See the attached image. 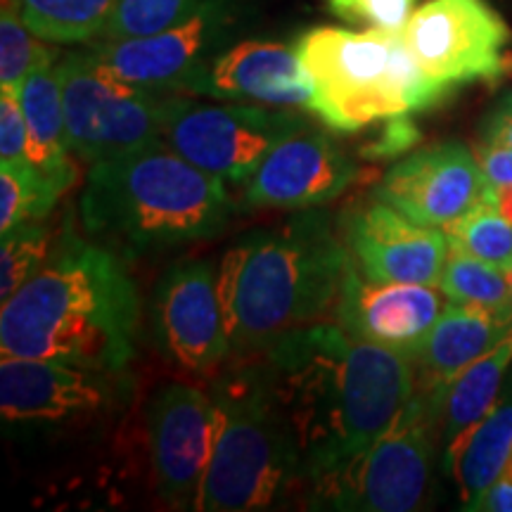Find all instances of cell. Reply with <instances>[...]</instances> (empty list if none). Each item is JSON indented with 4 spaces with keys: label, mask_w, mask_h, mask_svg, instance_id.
I'll return each mask as SVG.
<instances>
[{
    "label": "cell",
    "mask_w": 512,
    "mask_h": 512,
    "mask_svg": "<svg viewBox=\"0 0 512 512\" xmlns=\"http://www.w3.org/2000/svg\"><path fill=\"white\" fill-rule=\"evenodd\" d=\"M252 356L283 408L306 486L366 453L415 396L411 356L354 339L342 325H302Z\"/></svg>",
    "instance_id": "cell-1"
},
{
    "label": "cell",
    "mask_w": 512,
    "mask_h": 512,
    "mask_svg": "<svg viewBox=\"0 0 512 512\" xmlns=\"http://www.w3.org/2000/svg\"><path fill=\"white\" fill-rule=\"evenodd\" d=\"M138 323V287L121 254L69 233L41 271L3 302L0 351L126 370Z\"/></svg>",
    "instance_id": "cell-2"
},
{
    "label": "cell",
    "mask_w": 512,
    "mask_h": 512,
    "mask_svg": "<svg viewBox=\"0 0 512 512\" xmlns=\"http://www.w3.org/2000/svg\"><path fill=\"white\" fill-rule=\"evenodd\" d=\"M349 259L328 211L306 209L242 235L219 266L230 358L259 354L335 309Z\"/></svg>",
    "instance_id": "cell-3"
},
{
    "label": "cell",
    "mask_w": 512,
    "mask_h": 512,
    "mask_svg": "<svg viewBox=\"0 0 512 512\" xmlns=\"http://www.w3.org/2000/svg\"><path fill=\"white\" fill-rule=\"evenodd\" d=\"M233 209L221 178L192 166L164 140L91 164L79 200L83 230L128 256L214 240Z\"/></svg>",
    "instance_id": "cell-4"
},
{
    "label": "cell",
    "mask_w": 512,
    "mask_h": 512,
    "mask_svg": "<svg viewBox=\"0 0 512 512\" xmlns=\"http://www.w3.org/2000/svg\"><path fill=\"white\" fill-rule=\"evenodd\" d=\"M216 430L197 510H268L302 484L299 453L259 356L230 358L209 387Z\"/></svg>",
    "instance_id": "cell-5"
},
{
    "label": "cell",
    "mask_w": 512,
    "mask_h": 512,
    "mask_svg": "<svg viewBox=\"0 0 512 512\" xmlns=\"http://www.w3.org/2000/svg\"><path fill=\"white\" fill-rule=\"evenodd\" d=\"M294 50L311 83L309 112L337 133L427 112L453 91L420 67L403 29L318 27L306 31Z\"/></svg>",
    "instance_id": "cell-6"
},
{
    "label": "cell",
    "mask_w": 512,
    "mask_h": 512,
    "mask_svg": "<svg viewBox=\"0 0 512 512\" xmlns=\"http://www.w3.org/2000/svg\"><path fill=\"white\" fill-rule=\"evenodd\" d=\"M69 150L98 164L162 140L174 93L133 86L110 72L93 50H74L57 62Z\"/></svg>",
    "instance_id": "cell-7"
},
{
    "label": "cell",
    "mask_w": 512,
    "mask_h": 512,
    "mask_svg": "<svg viewBox=\"0 0 512 512\" xmlns=\"http://www.w3.org/2000/svg\"><path fill=\"white\" fill-rule=\"evenodd\" d=\"M437 422L425 394L415 396L396 422L347 467L311 489L313 508L411 512L425 508L432 486Z\"/></svg>",
    "instance_id": "cell-8"
},
{
    "label": "cell",
    "mask_w": 512,
    "mask_h": 512,
    "mask_svg": "<svg viewBox=\"0 0 512 512\" xmlns=\"http://www.w3.org/2000/svg\"><path fill=\"white\" fill-rule=\"evenodd\" d=\"M304 128V117L287 110L204 105L174 95L162 140L197 169L238 185L252 178L275 145Z\"/></svg>",
    "instance_id": "cell-9"
},
{
    "label": "cell",
    "mask_w": 512,
    "mask_h": 512,
    "mask_svg": "<svg viewBox=\"0 0 512 512\" xmlns=\"http://www.w3.org/2000/svg\"><path fill=\"white\" fill-rule=\"evenodd\" d=\"M131 396L124 370L86 368L50 358L3 356L0 413L8 425L53 427L105 418Z\"/></svg>",
    "instance_id": "cell-10"
},
{
    "label": "cell",
    "mask_w": 512,
    "mask_h": 512,
    "mask_svg": "<svg viewBox=\"0 0 512 512\" xmlns=\"http://www.w3.org/2000/svg\"><path fill=\"white\" fill-rule=\"evenodd\" d=\"M403 38L434 81L456 88L503 79L512 31L486 0H430L413 10Z\"/></svg>",
    "instance_id": "cell-11"
},
{
    "label": "cell",
    "mask_w": 512,
    "mask_h": 512,
    "mask_svg": "<svg viewBox=\"0 0 512 512\" xmlns=\"http://www.w3.org/2000/svg\"><path fill=\"white\" fill-rule=\"evenodd\" d=\"M152 339L185 375H214L230 361V339L211 261H178L152 292Z\"/></svg>",
    "instance_id": "cell-12"
},
{
    "label": "cell",
    "mask_w": 512,
    "mask_h": 512,
    "mask_svg": "<svg viewBox=\"0 0 512 512\" xmlns=\"http://www.w3.org/2000/svg\"><path fill=\"white\" fill-rule=\"evenodd\" d=\"M233 0H207L195 15L150 36L100 41L91 48L119 79L150 91L178 93L181 83L204 62L226 50L238 29Z\"/></svg>",
    "instance_id": "cell-13"
},
{
    "label": "cell",
    "mask_w": 512,
    "mask_h": 512,
    "mask_svg": "<svg viewBox=\"0 0 512 512\" xmlns=\"http://www.w3.org/2000/svg\"><path fill=\"white\" fill-rule=\"evenodd\" d=\"M214 430V401L192 384H162L147 403L152 470L159 498L169 508L197 510L214 451Z\"/></svg>",
    "instance_id": "cell-14"
},
{
    "label": "cell",
    "mask_w": 512,
    "mask_h": 512,
    "mask_svg": "<svg viewBox=\"0 0 512 512\" xmlns=\"http://www.w3.org/2000/svg\"><path fill=\"white\" fill-rule=\"evenodd\" d=\"M494 188L475 152L460 143H441L389 166L375 200L422 226L444 228L477 204L494 202Z\"/></svg>",
    "instance_id": "cell-15"
},
{
    "label": "cell",
    "mask_w": 512,
    "mask_h": 512,
    "mask_svg": "<svg viewBox=\"0 0 512 512\" xmlns=\"http://www.w3.org/2000/svg\"><path fill=\"white\" fill-rule=\"evenodd\" d=\"M342 238L351 264L370 283L439 285L448 256L441 228L422 226L375 200L344 219Z\"/></svg>",
    "instance_id": "cell-16"
},
{
    "label": "cell",
    "mask_w": 512,
    "mask_h": 512,
    "mask_svg": "<svg viewBox=\"0 0 512 512\" xmlns=\"http://www.w3.org/2000/svg\"><path fill=\"white\" fill-rule=\"evenodd\" d=\"M358 178V164L332 138L309 128L278 143L245 183V204L256 209H316Z\"/></svg>",
    "instance_id": "cell-17"
},
{
    "label": "cell",
    "mask_w": 512,
    "mask_h": 512,
    "mask_svg": "<svg viewBox=\"0 0 512 512\" xmlns=\"http://www.w3.org/2000/svg\"><path fill=\"white\" fill-rule=\"evenodd\" d=\"M441 313L434 285L370 283L349 259L335 306L337 325L347 335L413 358Z\"/></svg>",
    "instance_id": "cell-18"
},
{
    "label": "cell",
    "mask_w": 512,
    "mask_h": 512,
    "mask_svg": "<svg viewBox=\"0 0 512 512\" xmlns=\"http://www.w3.org/2000/svg\"><path fill=\"white\" fill-rule=\"evenodd\" d=\"M178 93L271 107H311V83L297 50L275 41H240L228 46L195 69Z\"/></svg>",
    "instance_id": "cell-19"
},
{
    "label": "cell",
    "mask_w": 512,
    "mask_h": 512,
    "mask_svg": "<svg viewBox=\"0 0 512 512\" xmlns=\"http://www.w3.org/2000/svg\"><path fill=\"white\" fill-rule=\"evenodd\" d=\"M512 323L463 304H448L415 351V392L432 394L510 335Z\"/></svg>",
    "instance_id": "cell-20"
},
{
    "label": "cell",
    "mask_w": 512,
    "mask_h": 512,
    "mask_svg": "<svg viewBox=\"0 0 512 512\" xmlns=\"http://www.w3.org/2000/svg\"><path fill=\"white\" fill-rule=\"evenodd\" d=\"M57 53H48L17 88L19 105L29 126V162L60 192L76 181V166L69 162L67 126H64L62 83L57 74Z\"/></svg>",
    "instance_id": "cell-21"
},
{
    "label": "cell",
    "mask_w": 512,
    "mask_h": 512,
    "mask_svg": "<svg viewBox=\"0 0 512 512\" xmlns=\"http://www.w3.org/2000/svg\"><path fill=\"white\" fill-rule=\"evenodd\" d=\"M510 366L512 330L496 349H491L470 368H465L444 387L425 394L430 401V411L434 422H437V437L444 451L496 406Z\"/></svg>",
    "instance_id": "cell-22"
},
{
    "label": "cell",
    "mask_w": 512,
    "mask_h": 512,
    "mask_svg": "<svg viewBox=\"0 0 512 512\" xmlns=\"http://www.w3.org/2000/svg\"><path fill=\"white\" fill-rule=\"evenodd\" d=\"M512 456V396L498 403L444 451L465 510L501 479Z\"/></svg>",
    "instance_id": "cell-23"
},
{
    "label": "cell",
    "mask_w": 512,
    "mask_h": 512,
    "mask_svg": "<svg viewBox=\"0 0 512 512\" xmlns=\"http://www.w3.org/2000/svg\"><path fill=\"white\" fill-rule=\"evenodd\" d=\"M24 24L48 43H86L102 36L119 0H12Z\"/></svg>",
    "instance_id": "cell-24"
},
{
    "label": "cell",
    "mask_w": 512,
    "mask_h": 512,
    "mask_svg": "<svg viewBox=\"0 0 512 512\" xmlns=\"http://www.w3.org/2000/svg\"><path fill=\"white\" fill-rule=\"evenodd\" d=\"M439 290L448 302L472 306L512 323V283L501 268L484 264L475 256L448 247Z\"/></svg>",
    "instance_id": "cell-25"
},
{
    "label": "cell",
    "mask_w": 512,
    "mask_h": 512,
    "mask_svg": "<svg viewBox=\"0 0 512 512\" xmlns=\"http://www.w3.org/2000/svg\"><path fill=\"white\" fill-rule=\"evenodd\" d=\"M448 247L475 256L501 271L512 268V223L505 219L494 202H482L460 219L441 228Z\"/></svg>",
    "instance_id": "cell-26"
},
{
    "label": "cell",
    "mask_w": 512,
    "mask_h": 512,
    "mask_svg": "<svg viewBox=\"0 0 512 512\" xmlns=\"http://www.w3.org/2000/svg\"><path fill=\"white\" fill-rule=\"evenodd\" d=\"M60 195L34 164H0V230L46 219Z\"/></svg>",
    "instance_id": "cell-27"
},
{
    "label": "cell",
    "mask_w": 512,
    "mask_h": 512,
    "mask_svg": "<svg viewBox=\"0 0 512 512\" xmlns=\"http://www.w3.org/2000/svg\"><path fill=\"white\" fill-rule=\"evenodd\" d=\"M50 230L36 221L5 230L0 242V299H10L48 261Z\"/></svg>",
    "instance_id": "cell-28"
},
{
    "label": "cell",
    "mask_w": 512,
    "mask_h": 512,
    "mask_svg": "<svg viewBox=\"0 0 512 512\" xmlns=\"http://www.w3.org/2000/svg\"><path fill=\"white\" fill-rule=\"evenodd\" d=\"M207 0H119L102 41L150 36L195 15Z\"/></svg>",
    "instance_id": "cell-29"
},
{
    "label": "cell",
    "mask_w": 512,
    "mask_h": 512,
    "mask_svg": "<svg viewBox=\"0 0 512 512\" xmlns=\"http://www.w3.org/2000/svg\"><path fill=\"white\" fill-rule=\"evenodd\" d=\"M19 15L12 0H3L0 8V86L17 91L27 74L43 60L53 48L41 43Z\"/></svg>",
    "instance_id": "cell-30"
},
{
    "label": "cell",
    "mask_w": 512,
    "mask_h": 512,
    "mask_svg": "<svg viewBox=\"0 0 512 512\" xmlns=\"http://www.w3.org/2000/svg\"><path fill=\"white\" fill-rule=\"evenodd\" d=\"M325 3L342 22L399 31L411 19L415 0H325Z\"/></svg>",
    "instance_id": "cell-31"
},
{
    "label": "cell",
    "mask_w": 512,
    "mask_h": 512,
    "mask_svg": "<svg viewBox=\"0 0 512 512\" xmlns=\"http://www.w3.org/2000/svg\"><path fill=\"white\" fill-rule=\"evenodd\" d=\"M29 126L17 91H0V164L29 162Z\"/></svg>",
    "instance_id": "cell-32"
},
{
    "label": "cell",
    "mask_w": 512,
    "mask_h": 512,
    "mask_svg": "<svg viewBox=\"0 0 512 512\" xmlns=\"http://www.w3.org/2000/svg\"><path fill=\"white\" fill-rule=\"evenodd\" d=\"M420 131L418 126L411 121V114H403V117L387 119L382 126V133L375 140H370L368 145L361 147V157L370 159V162H382V159H394L408 152L411 147L420 143Z\"/></svg>",
    "instance_id": "cell-33"
},
{
    "label": "cell",
    "mask_w": 512,
    "mask_h": 512,
    "mask_svg": "<svg viewBox=\"0 0 512 512\" xmlns=\"http://www.w3.org/2000/svg\"><path fill=\"white\" fill-rule=\"evenodd\" d=\"M475 157L491 183L494 185L512 183V147L486 143V140H482V143L477 145Z\"/></svg>",
    "instance_id": "cell-34"
},
{
    "label": "cell",
    "mask_w": 512,
    "mask_h": 512,
    "mask_svg": "<svg viewBox=\"0 0 512 512\" xmlns=\"http://www.w3.org/2000/svg\"><path fill=\"white\" fill-rule=\"evenodd\" d=\"M482 131L486 143L512 147V93L505 95L494 110H491L489 117L484 119Z\"/></svg>",
    "instance_id": "cell-35"
},
{
    "label": "cell",
    "mask_w": 512,
    "mask_h": 512,
    "mask_svg": "<svg viewBox=\"0 0 512 512\" xmlns=\"http://www.w3.org/2000/svg\"><path fill=\"white\" fill-rule=\"evenodd\" d=\"M467 510L512 512V479H498V482L494 486H489V489H486Z\"/></svg>",
    "instance_id": "cell-36"
},
{
    "label": "cell",
    "mask_w": 512,
    "mask_h": 512,
    "mask_svg": "<svg viewBox=\"0 0 512 512\" xmlns=\"http://www.w3.org/2000/svg\"><path fill=\"white\" fill-rule=\"evenodd\" d=\"M494 204H496V209L505 216V219L512 223V183L496 185V188H494Z\"/></svg>",
    "instance_id": "cell-37"
},
{
    "label": "cell",
    "mask_w": 512,
    "mask_h": 512,
    "mask_svg": "<svg viewBox=\"0 0 512 512\" xmlns=\"http://www.w3.org/2000/svg\"><path fill=\"white\" fill-rule=\"evenodd\" d=\"M505 76H510L512 79V55L505 57Z\"/></svg>",
    "instance_id": "cell-38"
},
{
    "label": "cell",
    "mask_w": 512,
    "mask_h": 512,
    "mask_svg": "<svg viewBox=\"0 0 512 512\" xmlns=\"http://www.w3.org/2000/svg\"><path fill=\"white\" fill-rule=\"evenodd\" d=\"M508 275H510V283H512V268H510V271H508Z\"/></svg>",
    "instance_id": "cell-39"
}]
</instances>
